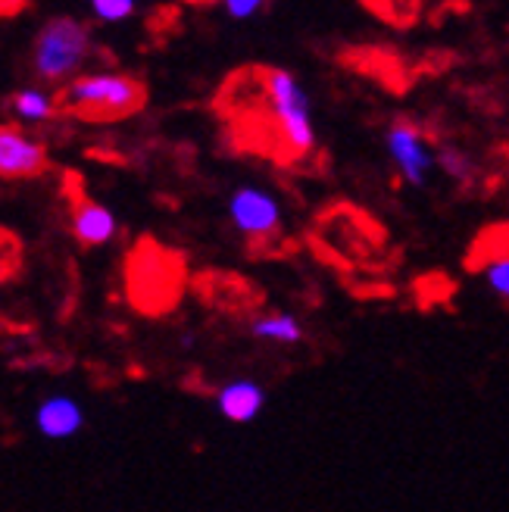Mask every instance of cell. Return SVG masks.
Returning a JSON list of instances; mask_svg holds the SVG:
<instances>
[{
    "mask_svg": "<svg viewBox=\"0 0 509 512\" xmlns=\"http://www.w3.org/2000/svg\"><path fill=\"white\" fill-rule=\"evenodd\" d=\"M25 4H29V0H0V19L22 13V10H25Z\"/></svg>",
    "mask_w": 509,
    "mask_h": 512,
    "instance_id": "obj_16",
    "label": "cell"
},
{
    "mask_svg": "<svg viewBox=\"0 0 509 512\" xmlns=\"http://www.w3.org/2000/svg\"><path fill=\"white\" fill-rule=\"evenodd\" d=\"M216 406L228 422L247 425L257 419L260 409L266 406V388L253 378H235L216 394Z\"/></svg>",
    "mask_w": 509,
    "mask_h": 512,
    "instance_id": "obj_8",
    "label": "cell"
},
{
    "mask_svg": "<svg viewBox=\"0 0 509 512\" xmlns=\"http://www.w3.org/2000/svg\"><path fill=\"white\" fill-rule=\"evenodd\" d=\"M7 110H10L13 122H19L25 128L47 125L50 119H57V113H63L60 94H54L50 88H41V85H29V88L13 91L7 100Z\"/></svg>",
    "mask_w": 509,
    "mask_h": 512,
    "instance_id": "obj_9",
    "label": "cell"
},
{
    "mask_svg": "<svg viewBox=\"0 0 509 512\" xmlns=\"http://www.w3.org/2000/svg\"><path fill=\"white\" fill-rule=\"evenodd\" d=\"M191 4H207V0H191Z\"/></svg>",
    "mask_w": 509,
    "mask_h": 512,
    "instance_id": "obj_17",
    "label": "cell"
},
{
    "mask_svg": "<svg viewBox=\"0 0 509 512\" xmlns=\"http://www.w3.org/2000/svg\"><path fill=\"white\" fill-rule=\"evenodd\" d=\"M38 425L47 438H69L82 428V409L66 397H54L38 409Z\"/></svg>",
    "mask_w": 509,
    "mask_h": 512,
    "instance_id": "obj_11",
    "label": "cell"
},
{
    "mask_svg": "<svg viewBox=\"0 0 509 512\" xmlns=\"http://www.w3.org/2000/svg\"><path fill=\"white\" fill-rule=\"evenodd\" d=\"M147 91L129 72L88 69L60 88V107L82 122H119L144 110Z\"/></svg>",
    "mask_w": 509,
    "mask_h": 512,
    "instance_id": "obj_1",
    "label": "cell"
},
{
    "mask_svg": "<svg viewBox=\"0 0 509 512\" xmlns=\"http://www.w3.org/2000/svg\"><path fill=\"white\" fill-rule=\"evenodd\" d=\"M225 213L235 232L253 244H266L282 235V228H285L282 203H278V197L263 185H238L228 194Z\"/></svg>",
    "mask_w": 509,
    "mask_h": 512,
    "instance_id": "obj_4",
    "label": "cell"
},
{
    "mask_svg": "<svg viewBox=\"0 0 509 512\" xmlns=\"http://www.w3.org/2000/svg\"><path fill=\"white\" fill-rule=\"evenodd\" d=\"M481 275H485V285L491 288V294L509 303V253H500L494 260H488Z\"/></svg>",
    "mask_w": 509,
    "mask_h": 512,
    "instance_id": "obj_14",
    "label": "cell"
},
{
    "mask_svg": "<svg viewBox=\"0 0 509 512\" xmlns=\"http://www.w3.org/2000/svg\"><path fill=\"white\" fill-rule=\"evenodd\" d=\"M50 169L44 141H38L19 122H0V178L4 182H32Z\"/></svg>",
    "mask_w": 509,
    "mask_h": 512,
    "instance_id": "obj_6",
    "label": "cell"
},
{
    "mask_svg": "<svg viewBox=\"0 0 509 512\" xmlns=\"http://www.w3.org/2000/svg\"><path fill=\"white\" fill-rule=\"evenodd\" d=\"M216 4L222 7V13L228 19H235V22H250V19H257L272 0H216Z\"/></svg>",
    "mask_w": 509,
    "mask_h": 512,
    "instance_id": "obj_15",
    "label": "cell"
},
{
    "mask_svg": "<svg viewBox=\"0 0 509 512\" xmlns=\"http://www.w3.org/2000/svg\"><path fill=\"white\" fill-rule=\"evenodd\" d=\"M438 172L444 178H450V182H456V185H469L475 178V172H478V166L463 147L441 144L438 147Z\"/></svg>",
    "mask_w": 509,
    "mask_h": 512,
    "instance_id": "obj_12",
    "label": "cell"
},
{
    "mask_svg": "<svg viewBox=\"0 0 509 512\" xmlns=\"http://www.w3.org/2000/svg\"><path fill=\"white\" fill-rule=\"evenodd\" d=\"M250 335L266 344H278V347H294L307 338V328L294 313H263L250 322Z\"/></svg>",
    "mask_w": 509,
    "mask_h": 512,
    "instance_id": "obj_10",
    "label": "cell"
},
{
    "mask_svg": "<svg viewBox=\"0 0 509 512\" xmlns=\"http://www.w3.org/2000/svg\"><path fill=\"white\" fill-rule=\"evenodd\" d=\"M381 141H385V153L400 182L410 188H425L431 172L438 169V147L428 141L422 128L410 119H394Z\"/></svg>",
    "mask_w": 509,
    "mask_h": 512,
    "instance_id": "obj_5",
    "label": "cell"
},
{
    "mask_svg": "<svg viewBox=\"0 0 509 512\" xmlns=\"http://www.w3.org/2000/svg\"><path fill=\"white\" fill-rule=\"evenodd\" d=\"M266 107L275 125L278 144L288 150V157L303 160L313 157L319 147V128L313 116V97L300 85V79L288 69H266L263 72Z\"/></svg>",
    "mask_w": 509,
    "mask_h": 512,
    "instance_id": "obj_2",
    "label": "cell"
},
{
    "mask_svg": "<svg viewBox=\"0 0 509 512\" xmlns=\"http://www.w3.org/2000/svg\"><path fill=\"white\" fill-rule=\"evenodd\" d=\"M141 7V0H88V10L100 25H122L129 22Z\"/></svg>",
    "mask_w": 509,
    "mask_h": 512,
    "instance_id": "obj_13",
    "label": "cell"
},
{
    "mask_svg": "<svg viewBox=\"0 0 509 512\" xmlns=\"http://www.w3.org/2000/svg\"><path fill=\"white\" fill-rule=\"evenodd\" d=\"M94 57V35L75 16H50L32 44V72L44 85H69L75 75L88 72Z\"/></svg>",
    "mask_w": 509,
    "mask_h": 512,
    "instance_id": "obj_3",
    "label": "cell"
},
{
    "mask_svg": "<svg viewBox=\"0 0 509 512\" xmlns=\"http://www.w3.org/2000/svg\"><path fill=\"white\" fill-rule=\"evenodd\" d=\"M119 222L116 213L91 197H79L72 207V235L82 247H104L116 238Z\"/></svg>",
    "mask_w": 509,
    "mask_h": 512,
    "instance_id": "obj_7",
    "label": "cell"
}]
</instances>
